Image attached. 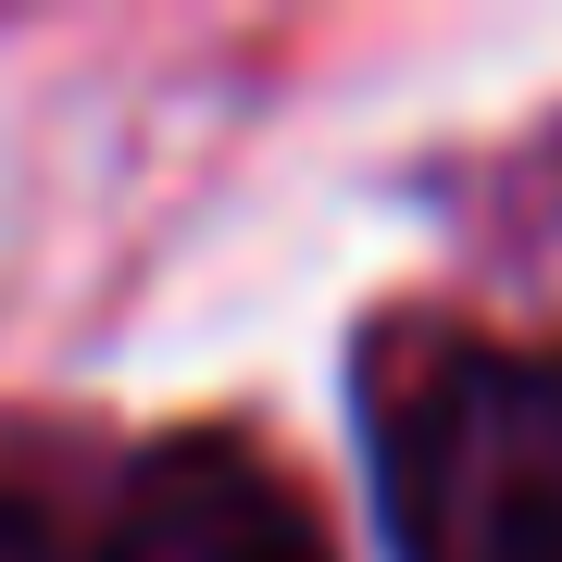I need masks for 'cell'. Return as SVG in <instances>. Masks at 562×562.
Wrapping results in <instances>:
<instances>
[{"label": "cell", "mask_w": 562, "mask_h": 562, "mask_svg": "<svg viewBox=\"0 0 562 562\" xmlns=\"http://www.w3.org/2000/svg\"><path fill=\"white\" fill-rule=\"evenodd\" d=\"M101 562H325V525L301 487L238 438H176L138 462V487L113 501Z\"/></svg>", "instance_id": "7a4b0ae2"}, {"label": "cell", "mask_w": 562, "mask_h": 562, "mask_svg": "<svg viewBox=\"0 0 562 562\" xmlns=\"http://www.w3.org/2000/svg\"><path fill=\"white\" fill-rule=\"evenodd\" d=\"M401 562H562V350L462 338L375 401Z\"/></svg>", "instance_id": "6da1fadb"}, {"label": "cell", "mask_w": 562, "mask_h": 562, "mask_svg": "<svg viewBox=\"0 0 562 562\" xmlns=\"http://www.w3.org/2000/svg\"><path fill=\"white\" fill-rule=\"evenodd\" d=\"M0 562H63V538H50V525L13 501V487H0Z\"/></svg>", "instance_id": "3957f363"}]
</instances>
